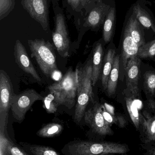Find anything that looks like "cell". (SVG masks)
<instances>
[{
    "mask_svg": "<svg viewBox=\"0 0 155 155\" xmlns=\"http://www.w3.org/2000/svg\"><path fill=\"white\" fill-rule=\"evenodd\" d=\"M128 145L108 141L75 140L67 143L62 152L64 155L126 154L129 152Z\"/></svg>",
    "mask_w": 155,
    "mask_h": 155,
    "instance_id": "cell-1",
    "label": "cell"
},
{
    "mask_svg": "<svg viewBox=\"0 0 155 155\" xmlns=\"http://www.w3.org/2000/svg\"><path fill=\"white\" fill-rule=\"evenodd\" d=\"M76 69L78 88L74 120L76 124H78L84 117L89 103L95 104V102L93 90L92 61L90 60L83 68Z\"/></svg>",
    "mask_w": 155,
    "mask_h": 155,
    "instance_id": "cell-2",
    "label": "cell"
},
{
    "mask_svg": "<svg viewBox=\"0 0 155 155\" xmlns=\"http://www.w3.org/2000/svg\"><path fill=\"white\" fill-rule=\"evenodd\" d=\"M78 78L77 69H70L62 79L50 85L48 89L55 97L58 106L64 105L71 109L74 105L77 97Z\"/></svg>",
    "mask_w": 155,
    "mask_h": 155,
    "instance_id": "cell-3",
    "label": "cell"
},
{
    "mask_svg": "<svg viewBox=\"0 0 155 155\" xmlns=\"http://www.w3.org/2000/svg\"><path fill=\"white\" fill-rule=\"evenodd\" d=\"M31 57L34 58L42 72L47 78H51L57 71L56 55L53 46L44 39L28 40Z\"/></svg>",
    "mask_w": 155,
    "mask_h": 155,
    "instance_id": "cell-4",
    "label": "cell"
},
{
    "mask_svg": "<svg viewBox=\"0 0 155 155\" xmlns=\"http://www.w3.org/2000/svg\"><path fill=\"white\" fill-rule=\"evenodd\" d=\"M14 93L10 77L3 70L0 71V127L4 132L8 122L9 110L11 108Z\"/></svg>",
    "mask_w": 155,
    "mask_h": 155,
    "instance_id": "cell-5",
    "label": "cell"
},
{
    "mask_svg": "<svg viewBox=\"0 0 155 155\" xmlns=\"http://www.w3.org/2000/svg\"><path fill=\"white\" fill-rule=\"evenodd\" d=\"M44 97L33 89H28L19 94H15L13 98L11 110L14 118L21 123L25 118L27 111L35 102L43 100Z\"/></svg>",
    "mask_w": 155,
    "mask_h": 155,
    "instance_id": "cell-6",
    "label": "cell"
},
{
    "mask_svg": "<svg viewBox=\"0 0 155 155\" xmlns=\"http://www.w3.org/2000/svg\"><path fill=\"white\" fill-rule=\"evenodd\" d=\"M86 124L94 133L101 137L113 136L114 132L106 123L102 113V105L95 103L93 107L86 110L84 116Z\"/></svg>",
    "mask_w": 155,
    "mask_h": 155,
    "instance_id": "cell-7",
    "label": "cell"
},
{
    "mask_svg": "<svg viewBox=\"0 0 155 155\" xmlns=\"http://www.w3.org/2000/svg\"><path fill=\"white\" fill-rule=\"evenodd\" d=\"M52 36L54 44L60 56L63 58L68 57L70 41L64 17L62 14L56 15L55 29Z\"/></svg>",
    "mask_w": 155,
    "mask_h": 155,
    "instance_id": "cell-8",
    "label": "cell"
},
{
    "mask_svg": "<svg viewBox=\"0 0 155 155\" xmlns=\"http://www.w3.org/2000/svg\"><path fill=\"white\" fill-rule=\"evenodd\" d=\"M48 0H23L22 4L32 18L38 21L45 31L48 30Z\"/></svg>",
    "mask_w": 155,
    "mask_h": 155,
    "instance_id": "cell-9",
    "label": "cell"
},
{
    "mask_svg": "<svg viewBox=\"0 0 155 155\" xmlns=\"http://www.w3.org/2000/svg\"><path fill=\"white\" fill-rule=\"evenodd\" d=\"M15 62L19 68L27 74H30L37 82H42L41 76L31 61L26 49L20 40H16L14 48Z\"/></svg>",
    "mask_w": 155,
    "mask_h": 155,
    "instance_id": "cell-10",
    "label": "cell"
},
{
    "mask_svg": "<svg viewBox=\"0 0 155 155\" xmlns=\"http://www.w3.org/2000/svg\"><path fill=\"white\" fill-rule=\"evenodd\" d=\"M140 59L138 57L131 58L125 69L127 89L133 97H139V80L140 77Z\"/></svg>",
    "mask_w": 155,
    "mask_h": 155,
    "instance_id": "cell-11",
    "label": "cell"
},
{
    "mask_svg": "<svg viewBox=\"0 0 155 155\" xmlns=\"http://www.w3.org/2000/svg\"><path fill=\"white\" fill-rule=\"evenodd\" d=\"M139 47L131 36L128 28L126 26L124 32L122 49V63L125 70L127 62L131 58L137 57Z\"/></svg>",
    "mask_w": 155,
    "mask_h": 155,
    "instance_id": "cell-12",
    "label": "cell"
},
{
    "mask_svg": "<svg viewBox=\"0 0 155 155\" xmlns=\"http://www.w3.org/2000/svg\"><path fill=\"white\" fill-rule=\"evenodd\" d=\"M144 117L142 115L141 127V137L144 143H155V114L151 116L147 113H144Z\"/></svg>",
    "mask_w": 155,
    "mask_h": 155,
    "instance_id": "cell-13",
    "label": "cell"
},
{
    "mask_svg": "<svg viewBox=\"0 0 155 155\" xmlns=\"http://www.w3.org/2000/svg\"><path fill=\"white\" fill-rule=\"evenodd\" d=\"M103 50L102 44L100 43L96 44L93 49V60L92 62L93 73H92V82L93 86L95 85L97 83L103 67Z\"/></svg>",
    "mask_w": 155,
    "mask_h": 155,
    "instance_id": "cell-14",
    "label": "cell"
},
{
    "mask_svg": "<svg viewBox=\"0 0 155 155\" xmlns=\"http://www.w3.org/2000/svg\"><path fill=\"white\" fill-rule=\"evenodd\" d=\"M126 26L139 48L146 43L143 33L141 29L139 21L134 14L133 15H132L128 19Z\"/></svg>",
    "mask_w": 155,
    "mask_h": 155,
    "instance_id": "cell-15",
    "label": "cell"
},
{
    "mask_svg": "<svg viewBox=\"0 0 155 155\" xmlns=\"http://www.w3.org/2000/svg\"><path fill=\"white\" fill-rule=\"evenodd\" d=\"M19 144L30 155H60L56 149L51 147L25 142H20Z\"/></svg>",
    "mask_w": 155,
    "mask_h": 155,
    "instance_id": "cell-16",
    "label": "cell"
},
{
    "mask_svg": "<svg viewBox=\"0 0 155 155\" xmlns=\"http://www.w3.org/2000/svg\"><path fill=\"white\" fill-rule=\"evenodd\" d=\"M120 64V55H116L114 58L113 68L108 79L106 89L107 94L109 96H112L116 92L117 82L119 79Z\"/></svg>",
    "mask_w": 155,
    "mask_h": 155,
    "instance_id": "cell-17",
    "label": "cell"
},
{
    "mask_svg": "<svg viewBox=\"0 0 155 155\" xmlns=\"http://www.w3.org/2000/svg\"><path fill=\"white\" fill-rule=\"evenodd\" d=\"M115 54V50L110 49L107 51L105 57L102 74V85L104 90L107 88L108 79L113 68Z\"/></svg>",
    "mask_w": 155,
    "mask_h": 155,
    "instance_id": "cell-18",
    "label": "cell"
},
{
    "mask_svg": "<svg viewBox=\"0 0 155 155\" xmlns=\"http://www.w3.org/2000/svg\"><path fill=\"white\" fill-rule=\"evenodd\" d=\"M115 19V8L113 7L109 9L104 24L103 37L106 43H108L112 40L114 29Z\"/></svg>",
    "mask_w": 155,
    "mask_h": 155,
    "instance_id": "cell-19",
    "label": "cell"
},
{
    "mask_svg": "<svg viewBox=\"0 0 155 155\" xmlns=\"http://www.w3.org/2000/svg\"><path fill=\"white\" fill-rule=\"evenodd\" d=\"M63 130L61 124L51 123L41 127L36 133V135L42 138H53L58 136Z\"/></svg>",
    "mask_w": 155,
    "mask_h": 155,
    "instance_id": "cell-20",
    "label": "cell"
},
{
    "mask_svg": "<svg viewBox=\"0 0 155 155\" xmlns=\"http://www.w3.org/2000/svg\"><path fill=\"white\" fill-rule=\"evenodd\" d=\"M4 136V132L1 131V148L8 155H30L23 148L19 147Z\"/></svg>",
    "mask_w": 155,
    "mask_h": 155,
    "instance_id": "cell-21",
    "label": "cell"
},
{
    "mask_svg": "<svg viewBox=\"0 0 155 155\" xmlns=\"http://www.w3.org/2000/svg\"><path fill=\"white\" fill-rule=\"evenodd\" d=\"M133 14L138 21L145 28H152L155 32V25L147 12L139 5H136L133 8Z\"/></svg>",
    "mask_w": 155,
    "mask_h": 155,
    "instance_id": "cell-22",
    "label": "cell"
},
{
    "mask_svg": "<svg viewBox=\"0 0 155 155\" xmlns=\"http://www.w3.org/2000/svg\"><path fill=\"white\" fill-rule=\"evenodd\" d=\"M126 103L127 111L129 113L131 120L133 123L137 131L140 130L142 120V115L139 112L137 107L135 104L134 102L132 97H126Z\"/></svg>",
    "mask_w": 155,
    "mask_h": 155,
    "instance_id": "cell-23",
    "label": "cell"
},
{
    "mask_svg": "<svg viewBox=\"0 0 155 155\" xmlns=\"http://www.w3.org/2000/svg\"><path fill=\"white\" fill-rule=\"evenodd\" d=\"M108 8L106 5H102L93 9L87 17L86 23L88 26L93 28L98 26L102 22L105 12L108 11Z\"/></svg>",
    "mask_w": 155,
    "mask_h": 155,
    "instance_id": "cell-24",
    "label": "cell"
},
{
    "mask_svg": "<svg viewBox=\"0 0 155 155\" xmlns=\"http://www.w3.org/2000/svg\"><path fill=\"white\" fill-rule=\"evenodd\" d=\"M102 113L105 120L110 126L115 124L120 128H124L126 127L127 121L123 116L112 115L109 114L106 110L103 105H102Z\"/></svg>",
    "mask_w": 155,
    "mask_h": 155,
    "instance_id": "cell-25",
    "label": "cell"
},
{
    "mask_svg": "<svg viewBox=\"0 0 155 155\" xmlns=\"http://www.w3.org/2000/svg\"><path fill=\"white\" fill-rule=\"evenodd\" d=\"M155 56V39L139 47L137 57L140 59L153 58Z\"/></svg>",
    "mask_w": 155,
    "mask_h": 155,
    "instance_id": "cell-26",
    "label": "cell"
},
{
    "mask_svg": "<svg viewBox=\"0 0 155 155\" xmlns=\"http://www.w3.org/2000/svg\"><path fill=\"white\" fill-rule=\"evenodd\" d=\"M144 88L146 92L151 96H155V72H146L144 74Z\"/></svg>",
    "mask_w": 155,
    "mask_h": 155,
    "instance_id": "cell-27",
    "label": "cell"
},
{
    "mask_svg": "<svg viewBox=\"0 0 155 155\" xmlns=\"http://www.w3.org/2000/svg\"><path fill=\"white\" fill-rule=\"evenodd\" d=\"M42 101L43 107L48 114H54L57 111L58 106L52 94L50 93L43 98Z\"/></svg>",
    "mask_w": 155,
    "mask_h": 155,
    "instance_id": "cell-28",
    "label": "cell"
},
{
    "mask_svg": "<svg viewBox=\"0 0 155 155\" xmlns=\"http://www.w3.org/2000/svg\"><path fill=\"white\" fill-rule=\"evenodd\" d=\"M12 0H0V17L5 14L11 8Z\"/></svg>",
    "mask_w": 155,
    "mask_h": 155,
    "instance_id": "cell-29",
    "label": "cell"
},
{
    "mask_svg": "<svg viewBox=\"0 0 155 155\" xmlns=\"http://www.w3.org/2000/svg\"><path fill=\"white\" fill-rule=\"evenodd\" d=\"M149 147H147V152L144 155H155V147L150 143H147Z\"/></svg>",
    "mask_w": 155,
    "mask_h": 155,
    "instance_id": "cell-30",
    "label": "cell"
},
{
    "mask_svg": "<svg viewBox=\"0 0 155 155\" xmlns=\"http://www.w3.org/2000/svg\"><path fill=\"white\" fill-rule=\"evenodd\" d=\"M62 74L58 70L54 72L52 74L51 78H53L56 81H59V79L61 80L62 78Z\"/></svg>",
    "mask_w": 155,
    "mask_h": 155,
    "instance_id": "cell-31",
    "label": "cell"
},
{
    "mask_svg": "<svg viewBox=\"0 0 155 155\" xmlns=\"http://www.w3.org/2000/svg\"><path fill=\"white\" fill-rule=\"evenodd\" d=\"M103 105L104 106L106 110V111L108 112L109 114H111L112 115H115L114 112L115 109L113 107L108 104H106V103H105Z\"/></svg>",
    "mask_w": 155,
    "mask_h": 155,
    "instance_id": "cell-32",
    "label": "cell"
},
{
    "mask_svg": "<svg viewBox=\"0 0 155 155\" xmlns=\"http://www.w3.org/2000/svg\"><path fill=\"white\" fill-rule=\"evenodd\" d=\"M81 0H68V2L73 9H75L78 7Z\"/></svg>",
    "mask_w": 155,
    "mask_h": 155,
    "instance_id": "cell-33",
    "label": "cell"
},
{
    "mask_svg": "<svg viewBox=\"0 0 155 155\" xmlns=\"http://www.w3.org/2000/svg\"><path fill=\"white\" fill-rule=\"evenodd\" d=\"M148 106L150 107L151 109H155V101L154 100H150L148 103Z\"/></svg>",
    "mask_w": 155,
    "mask_h": 155,
    "instance_id": "cell-34",
    "label": "cell"
},
{
    "mask_svg": "<svg viewBox=\"0 0 155 155\" xmlns=\"http://www.w3.org/2000/svg\"><path fill=\"white\" fill-rule=\"evenodd\" d=\"M88 155H115V154H100V155H95V154H91Z\"/></svg>",
    "mask_w": 155,
    "mask_h": 155,
    "instance_id": "cell-35",
    "label": "cell"
}]
</instances>
